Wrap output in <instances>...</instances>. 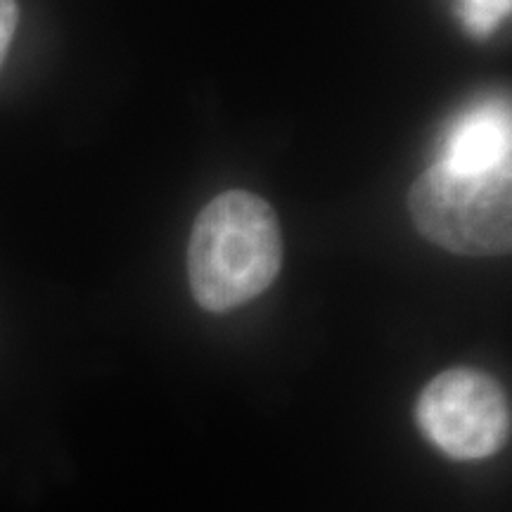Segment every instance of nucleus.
I'll return each mask as SVG.
<instances>
[{"mask_svg": "<svg viewBox=\"0 0 512 512\" xmlns=\"http://www.w3.org/2000/svg\"><path fill=\"white\" fill-rule=\"evenodd\" d=\"M512 0H456V15L463 29L477 41H486L510 17Z\"/></svg>", "mask_w": 512, "mask_h": 512, "instance_id": "nucleus-5", "label": "nucleus"}, {"mask_svg": "<svg viewBox=\"0 0 512 512\" xmlns=\"http://www.w3.org/2000/svg\"><path fill=\"white\" fill-rule=\"evenodd\" d=\"M415 228L463 256H501L512 247L510 171L458 174L434 164L408 192Z\"/></svg>", "mask_w": 512, "mask_h": 512, "instance_id": "nucleus-2", "label": "nucleus"}, {"mask_svg": "<svg viewBox=\"0 0 512 512\" xmlns=\"http://www.w3.org/2000/svg\"><path fill=\"white\" fill-rule=\"evenodd\" d=\"M415 420L422 437L446 458L496 456L510 439V403L494 377L475 368H451L422 389Z\"/></svg>", "mask_w": 512, "mask_h": 512, "instance_id": "nucleus-3", "label": "nucleus"}, {"mask_svg": "<svg viewBox=\"0 0 512 512\" xmlns=\"http://www.w3.org/2000/svg\"><path fill=\"white\" fill-rule=\"evenodd\" d=\"M510 102L494 95L470 105L448 124L439 143V162L458 174L512 171Z\"/></svg>", "mask_w": 512, "mask_h": 512, "instance_id": "nucleus-4", "label": "nucleus"}, {"mask_svg": "<svg viewBox=\"0 0 512 512\" xmlns=\"http://www.w3.org/2000/svg\"><path fill=\"white\" fill-rule=\"evenodd\" d=\"M17 22H19L17 0H0V69H3L10 43L12 38H15Z\"/></svg>", "mask_w": 512, "mask_h": 512, "instance_id": "nucleus-6", "label": "nucleus"}, {"mask_svg": "<svg viewBox=\"0 0 512 512\" xmlns=\"http://www.w3.org/2000/svg\"><path fill=\"white\" fill-rule=\"evenodd\" d=\"M283 261L275 211L264 197L228 190L200 211L190 233L188 278L204 311L226 313L266 292Z\"/></svg>", "mask_w": 512, "mask_h": 512, "instance_id": "nucleus-1", "label": "nucleus"}]
</instances>
